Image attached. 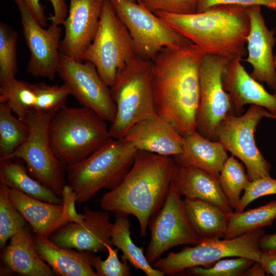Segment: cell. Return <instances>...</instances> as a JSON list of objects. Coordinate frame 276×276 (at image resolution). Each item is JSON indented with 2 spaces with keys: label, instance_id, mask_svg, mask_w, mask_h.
<instances>
[{
  "label": "cell",
  "instance_id": "1",
  "mask_svg": "<svg viewBox=\"0 0 276 276\" xmlns=\"http://www.w3.org/2000/svg\"><path fill=\"white\" fill-rule=\"evenodd\" d=\"M205 53L190 42L163 48L152 61L156 113L185 136L196 130L199 68Z\"/></svg>",
  "mask_w": 276,
  "mask_h": 276
},
{
  "label": "cell",
  "instance_id": "2",
  "mask_svg": "<svg viewBox=\"0 0 276 276\" xmlns=\"http://www.w3.org/2000/svg\"><path fill=\"white\" fill-rule=\"evenodd\" d=\"M175 163L173 157L137 150L133 164L120 183L100 200L103 211L133 215L140 235L163 206L169 190Z\"/></svg>",
  "mask_w": 276,
  "mask_h": 276
},
{
  "label": "cell",
  "instance_id": "3",
  "mask_svg": "<svg viewBox=\"0 0 276 276\" xmlns=\"http://www.w3.org/2000/svg\"><path fill=\"white\" fill-rule=\"evenodd\" d=\"M159 18L205 53L231 60L247 55L248 7L219 5L201 12L178 14L158 11Z\"/></svg>",
  "mask_w": 276,
  "mask_h": 276
},
{
  "label": "cell",
  "instance_id": "4",
  "mask_svg": "<svg viewBox=\"0 0 276 276\" xmlns=\"http://www.w3.org/2000/svg\"><path fill=\"white\" fill-rule=\"evenodd\" d=\"M137 150L123 139L110 138L85 158L65 166L76 202L89 201L100 190H112L122 181L132 167Z\"/></svg>",
  "mask_w": 276,
  "mask_h": 276
},
{
  "label": "cell",
  "instance_id": "5",
  "mask_svg": "<svg viewBox=\"0 0 276 276\" xmlns=\"http://www.w3.org/2000/svg\"><path fill=\"white\" fill-rule=\"evenodd\" d=\"M106 121L93 110L67 107L55 113L49 135L54 155L65 165L85 158L111 138Z\"/></svg>",
  "mask_w": 276,
  "mask_h": 276
},
{
  "label": "cell",
  "instance_id": "6",
  "mask_svg": "<svg viewBox=\"0 0 276 276\" xmlns=\"http://www.w3.org/2000/svg\"><path fill=\"white\" fill-rule=\"evenodd\" d=\"M152 62L136 56L117 75L110 87L116 115L109 127L111 138H123L134 124L156 113Z\"/></svg>",
  "mask_w": 276,
  "mask_h": 276
},
{
  "label": "cell",
  "instance_id": "7",
  "mask_svg": "<svg viewBox=\"0 0 276 276\" xmlns=\"http://www.w3.org/2000/svg\"><path fill=\"white\" fill-rule=\"evenodd\" d=\"M265 233L260 228L232 239L202 240L196 245L185 246L179 252H171L159 258L152 266L164 275H172L193 267H208L225 258L242 257L259 262V242Z\"/></svg>",
  "mask_w": 276,
  "mask_h": 276
},
{
  "label": "cell",
  "instance_id": "8",
  "mask_svg": "<svg viewBox=\"0 0 276 276\" xmlns=\"http://www.w3.org/2000/svg\"><path fill=\"white\" fill-rule=\"evenodd\" d=\"M137 56L132 38L109 0H105L97 32L83 53L82 61L93 63L110 87L118 74Z\"/></svg>",
  "mask_w": 276,
  "mask_h": 276
},
{
  "label": "cell",
  "instance_id": "9",
  "mask_svg": "<svg viewBox=\"0 0 276 276\" xmlns=\"http://www.w3.org/2000/svg\"><path fill=\"white\" fill-rule=\"evenodd\" d=\"M55 113L30 110L23 121L29 129L28 137L8 158L23 159L36 179L61 197L66 165L53 153L49 135V124Z\"/></svg>",
  "mask_w": 276,
  "mask_h": 276
},
{
  "label": "cell",
  "instance_id": "10",
  "mask_svg": "<svg viewBox=\"0 0 276 276\" xmlns=\"http://www.w3.org/2000/svg\"><path fill=\"white\" fill-rule=\"evenodd\" d=\"M109 1L128 30L137 56L152 61L164 48H180L192 42L136 2Z\"/></svg>",
  "mask_w": 276,
  "mask_h": 276
},
{
  "label": "cell",
  "instance_id": "11",
  "mask_svg": "<svg viewBox=\"0 0 276 276\" xmlns=\"http://www.w3.org/2000/svg\"><path fill=\"white\" fill-rule=\"evenodd\" d=\"M264 118L276 119V116L263 107L251 105L241 116L229 112L217 130L218 141L227 151L241 160L250 181L270 176L271 165L255 140L256 128Z\"/></svg>",
  "mask_w": 276,
  "mask_h": 276
},
{
  "label": "cell",
  "instance_id": "12",
  "mask_svg": "<svg viewBox=\"0 0 276 276\" xmlns=\"http://www.w3.org/2000/svg\"><path fill=\"white\" fill-rule=\"evenodd\" d=\"M229 60L222 56L205 54L199 68L200 99L196 131L212 141H218V127L232 111L229 96L222 82L223 73Z\"/></svg>",
  "mask_w": 276,
  "mask_h": 276
},
{
  "label": "cell",
  "instance_id": "13",
  "mask_svg": "<svg viewBox=\"0 0 276 276\" xmlns=\"http://www.w3.org/2000/svg\"><path fill=\"white\" fill-rule=\"evenodd\" d=\"M80 62L60 53L57 74L72 95L83 107L89 108L111 123L116 106L110 87L99 75L95 65Z\"/></svg>",
  "mask_w": 276,
  "mask_h": 276
},
{
  "label": "cell",
  "instance_id": "14",
  "mask_svg": "<svg viewBox=\"0 0 276 276\" xmlns=\"http://www.w3.org/2000/svg\"><path fill=\"white\" fill-rule=\"evenodd\" d=\"M149 226L151 237L146 256L152 265L170 249L180 245H195L202 240L187 218L181 196L171 183L163 206Z\"/></svg>",
  "mask_w": 276,
  "mask_h": 276
},
{
  "label": "cell",
  "instance_id": "15",
  "mask_svg": "<svg viewBox=\"0 0 276 276\" xmlns=\"http://www.w3.org/2000/svg\"><path fill=\"white\" fill-rule=\"evenodd\" d=\"M14 1L20 12L22 32L30 52L27 71L34 77L53 80L57 74L59 62L61 28L52 22L45 29L22 0Z\"/></svg>",
  "mask_w": 276,
  "mask_h": 276
},
{
  "label": "cell",
  "instance_id": "16",
  "mask_svg": "<svg viewBox=\"0 0 276 276\" xmlns=\"http://www.w3.org/2000/svg\"><path fill=\"white\" fill-rule=\"evenodd\" d=\"M82 223L69 222L49 237L56 245L79 251L108 252L106 245L111 244L113 223L108 211L90 210L84 206Z\"/></svg>",
  "mask_w": 276,
  "mask_h": 276
},
{
  "label": "cell",
  "instance_id": "17",
  "mask_svg": "<svg viewBox=\"0 0 276 276\" xmlns=\"http://www.w3.org/2000/svg\"><path fill=\"white\" fill-rule=\"evenodd\" d=\"M70 1L59 50L61 54L82 62V55L97 32L105 0Z\"/></svg>",
  "mask_w": 276,
  "mask_h": 276
},
{
  "label": "cell",
  "instance_id": "18",
  "mask_svg": "<svg viewBox=\"0 0 276 276\" xmlns=\"http://www.w3.org/2000/svg\"><path fill=\"white\" fill-rule=\"evenodd\" d=\"M250 29L247 38V57L245 61L252 67L250 75L260 82H265L276 90V70L274 66L273 49L275 43L274 29L267 27L261 7H248Z\"/></svg>",
  "mask_w": 276,
  "mask_h": 276
},
{
  "label": "cell",
  "instance_id": "19",
  "mask_svg": "<svg viewBox=\"0 0 276 276\" xmlns=\"http://www.w3.org/2000/svg\"><path fill=\"white\" fill-rule=\"evenodd\" d=\"M122 139L137 150L163 156L173 157L182 152L183 136L157 114L134 124Z\"/></svg>",
  "mask_w": 276,
  "mask_h": 276
},
{
  "label": "cell",
  "instance_id": "20",
  "mask_svg": "<svg viewBox=\"0 0 276 276\" xmlns=\"http://www.w3.org/2000/svg\"><path fill=\"white\" fill-rule=\"evenodd\" d=\"M241 61L229 60L222 75L223 87L229 96L233 112L239 116L244 105L250 104L263 107L276 116V94L268 92L247 72Z\"/></svg>",
  "mask_w": 276,
  "mask_h": 276
},
{
  "label": "cell",
  "instance_id": "21",
  "mask_svg": "<svg viewBox=\"0 0 276 276\" xmlns=\"http://www.w3.org/2000/svg\"><path fill=\"white\" fill-rule=\"evenodd\" d=\"M171 185L181 196L209 202L228 213L234 212L219 178L199 168L175 164Z\"/></svg>",
  "mask_w": 276,
  "mask_h": 276
},
{
  "label": "cell",
  "instance_id": "22",
  "mask_svg": "<svg viewBox=\"0 0 276 276\" xmlns=\"http://www.w3.org/2000/svg\"><path fill=\"white\" fill-rule=\"evenodd\" d=\"M9 195L11 202L29 223L35 235L49 238L70 222L63 215L62 204L43 201L10 188Z\"/></svg>",
  "mask_w": 276,
  "mask_h": 276
},
{
  "label": "cell",
  "instance_id": "23",
  "mask_svg": "<svg viewBox=\"0 0 276 276\" xmlns=\"http://www.w3.org/2000/svg\"><path fill=\"white\" fill-rule=\"evenodd\" d=\"M1 259L7 269L25 276H53L55 272L38 255L27 226L21 228L3 249Z\"/></svg>",
  "mask_w": 276,
  "mask_h": 276
},
{
  "label": "cell",
  "instance_id": "24",
  "mask_svg": "<svg viewBox=\"0 0 276 276\" xmlns=\"http://www.w3.org/2000/svg\"><path fill=\"white\" fill-rule=\"evenodd\" d=\"M38 255L55 272L62 276H97L90 260L93 252L59 246L49 238L33 237Z\"/></svg>",
  "mask_w": 276,
  "mask_h": 276
},
{
  "label": "cell",
  "instance_id": "25",
  "mask_svg": "<svg viewBox=\"0 0 276 276\" xmlns=\"http://www.w3.org/2000/svg\"><path fill=\"white\" fill-rule=\"evenodd\" d=\"M228 157L220 142L209 140L195 130L183 136L182 152L173 158L175 164L199 168L219 178Z\"/></svg>",
  "mask_w": 276,
  "mask_h": 276
},
{
  "label": "cell",
  "instance_id": "26",
  "mask_svg": "<svg viewBox=\"0 0 276 276\" xmlns=\"http://www.w3.org/2000/svg\"><path fill=\"white\" fill-rule=\"evenodd\" d=\"M183 204L193 229L201 240L224 238L231 213L199 199L185 197Z\"/></svg>",
  "mask_w": 276,
  "mask_h": 276
},
{
  "label": "cell",
  "instance_id": "27",
  "mask_svg": "<svg viewBox=\"0 0 276 276\" xmlns=\"http://www.w3.org/2000/svg\"><path fill=\"white\" fill-rule=\"evenodd\" d=\"M0 181L33 198L54 204H62L61 197L45 185L31 177L22 164L14 162L12 159H0Z\"/></svg>",
  "mask_w": 276,
  "mask_h": 276
},
{
  "label": "cell",
  "instance_id": "28",
  "mask_svg": "<svg viewBox=\"0 0 276 276\" xmlns=\"http://www.w3.org/2000/svg\"><path fill=\"white\" fill-rule=\"evenodd\" d=\"M113 214L115 221L112 228L111 244L122 251V260H127L135 269L143 271L147 276H164L163 273L149 263L143 247H138L132 240L129 215L119 212Z\"/></svg>",
  "mask_w": 276,
  "mask_h": 276
},
{
  "label": "cell",
  "instance_id": "29",
  "mask_svg": "<svg viewBox=\"0 0 276 276\" xmlns=\"http://www.w3.org/2000/svg\"><path fill=\"white\" fill-rule=\"evenodd\" d=\"M276 219V199L246 211L230 214L224 239L238 237L248 232L270 226Z\"/></svg>",
  "mask_w": 276,
  "mask_h": 276
},
{
  "label": "cell",
  "instance_id": "30",
  "mask_svg": "<svg viewBox=\"0 0 276 276\" xmlns=\"http://www.w3.org/2000/svg\"><path fill=\"white\" fill-rule=\"evenodd\" d=\"M6 103H0V159L8 158L28 139L27 125L15 117Z\"/></svg>",
  "mask_w": 276,
  "mask_h": 276
},
{
  "label": "cell",
  "instance_id": "31",
  "mask_svg": "<svg viewBox=\"0 0 276 276\" xmlns=\"http://www.w3.org/2000/svg\"><path fill=\"white\" fill-rule=\"evenodd\" d=\"M35 84L16 78L1 85L0 103H6L17 117L23 121L28 113L34 109L36 103Z\"/></svg>",
  "mask_w": 276,
  "mask_h": 276
},
{
  "label": "cell",
  "instance_id": "32",
  "mask_svg": "<svg viewBox=\"0 0 276 276\" xmlns=\"http://www.w3.org/2000/svg\"><path fill=\"white\" fill-rule=\"evenodd\" d=\"M219 181L221 188L234 211L238 208L241 194L250 180L242 163L232 155L225 161L220 172Z\"/></svg>",
  "mask_w": 276,
  "mask_h": 276
},
{
  "label": "cell",
  "instance_id": "33",
  "mask_svg": "<svg viewBox=\"0 0 276 276\" xmlns=\"http://www.w3.org/2000/svg\"><path fill=\"white\" fill-rule=\"evenodd\" d=\"M18 34L8 25L0 23V85L15 78L18 71L17 43Z\"/></svg>",
  "mask_w": 276,
  "mask_h": 276
},
{
  "label": "cell",
  "instance_id": "34",
  "mask_svg": "<svg viewBox=\"0 0 276 276\" xmlns=\"http://www.w3.org/2000/svg\"><path fill=\"white\" fill-rule=\"evenodd\" d=\"M9 189L0 183V247L2 249L7 241L27 224L25 218L10 201Z\"/></svg>",
  "mask_w": 276,
  "mask_h": 276
},
{
  "label": "cell",
  "instance_id": "35",
  "mask_svg": "<svg viewBox=\"0 0 276 276\" xmlns=\"http://www.w3.org/2000/svg\"><path fill=\"white\" fill-rule=\"evenodd\" d=\"M39 24L48 26L47 19L52 23L62 25L68 10L65 0H22Z\"/></svg>",
  "mask_w": 276,
  "mask_h": 276
},
{
  "label": "cell",
  "instance_id": "36",
  "mask_svg": "<svg viewBox=\"0 0 276 276\" xmlns=\"http://www.w3.org/2000/svg\"><path fill=\"white\" fill-rule=\"evenodd\" d=\"M255 262L242 257L221 259L208 267H193L186 269L188 275L198 276H243L244 272Z\"/></svg>",
  "mask_w": 276,
  "mask_h": 276
},
{
  "label": "cell",
  "instance_id": "37",
  "mask_svg": "<svg viewBox=\"0 0 276 276\" xmlns=\"http://www.w3.org/2000/svg\"><path fill=\"white\" fill-rule=\"evenodd\" d=\"M35 86L37 96L35 110L56 113L66 107L70 92L65 84L50 85L41 82Z\"/></svg>",
  "mask_w": 276,
  "mask_h": 276
},
{
  "label": "cell",
  "instance_id": "38",
  "mask_svg": "<svg viewBox=\"0 0 276 276\" xmlns=\"http://www.w3.org/2000/svg\"><path fill=\"white\" fill-rule=\"evenodd\" d=\"M108 257L102 260L100 256L93 252L90 262L96 270L97 276H129L130 267L127 260L120 261L118 256L119 248H113L112 245H106Z\"/></svg>",
  "mask_w": 276,
  "mask_h": 276
},
{
  "label": "cell",
  "instance_id": "39",
  "mask_svg": "<svg viewBox=\"0 0 276 276\" xmlns=\"http://www.w3.org/2000/svg\"><path fill=\"white\" fill-rule=\"evenodd\" d=\"M276 194V179L269 176L250 181L241 196L239 206L235 212L239 213L256 199L269 195Z\"/></svg>",
  "mask_w": 276,
  "mask_h": 276
},
{
  "label": "cell",
  "instance_id": "40",
  "mask_svg": "<svg viewBox=\"0 0 276 276\" xmlns=\"http://www.w3.org/2000/svg\"><path fill=\"white\" fill-rule=\"evenodd\" d=\"M198 0H136L151 12L158 11L178 14L196 12Z\"/></svg>",
  "mask_w": 276,
  "mask_h": 276
},
{
  "label": "cell",
  "instance_id": "41",
  "mask_svg": "<svg viewBox=\"0 0 276 276\" xmlns=\"http://www.w3.org/2000/svg\"><path fill=\"white\" fill-rule=\"evenodd\" d=\"M219 5H233L245 7L264 6L276 12V0H198L196 12H201Z\"/></svg>",
  "mask_w": 276,
  "mask_h": 276
},
{
  "label": "cell",
  "instance_id": "42",
  "mask_svg": "<svg viewBox=\"0 0 276 276\" xmlns=\"http://www.w3.org/2000/svg\"><path fill=\"white\" fill-rule=\"evenodd\" d=\"M63 215L70 222L82 223V214H78L75 208L77 198L75 192L70 185H65L61 192Z\"/></svg>",
  "mask_w": 276,
  "mask_h": 276
},
{
  "label": "cell",
  "instance_id": "43",
  "mask_svg": "<svg viewBox=\"0 0 276 276\" xmlns=\"http://www.w3.org/2000/svg\"><path fill=\"white\" fill-rule=\"evenodd\" d=\"M259 262L266 275L276 276V250L261 251Z\"/></svg>",
  "mask_w": 276,
  "mask_h": 276
},
{
  "label": "cell",
  "instance_id": "44",
  "mask_svg": "<svg viewBox=\"0 0 276 276\" xmlns=\"http://www.w3.org/2000/svg\"><path fill=\"white\" fill-rule=\"evenodd\" d=\"M259 245L261 251L276 250V233H265L260 240Z\"/></svg>",
  "mask_w": 276,
  "mask_h": 276
},
{
  "label": "cell",
  "instance_id": "45",
  "mask_svg": "<svg viewBox=\"0 0 276 276\" xmlns=\"http://www.w3.org/2000/svg\"><path fill=\"white\" fill-rule=\"evenodd\" d=\"M266 271L260 262H255L243 273V276H264Z\"/></svg>",
  "mask_w": 276,
  "mask_h": 276
},
{
  "label": "cell",
  "instance_id": "46",
  "mask_svg": "<svg viewBox=\"0 0 276 276\" xmlns=\"http://www.w3.org/2000/svg\"><path fill=\"white\" fill-rule=\"evenodd\" d=\"M273 63H274V67L276 70V53L274 55V59H273Z\"/></svg>",
  "mask_w": 276,
  "mask_h": 276
},
{
  "label": "cell",
  "instance_id": "47",
  "mask_svg": "<svg viewBox=\"0 0 276 276\" xmlns=\"http://www.w3.org/2000/svg\"><path fill=\"white\" fill-rule=\"evenodd\" d=\"M130 1H131L132 2H136V0H130Z\"/></svg>",
  "mask_w": 276,
  "mask_h": 276
}]
</instances>
